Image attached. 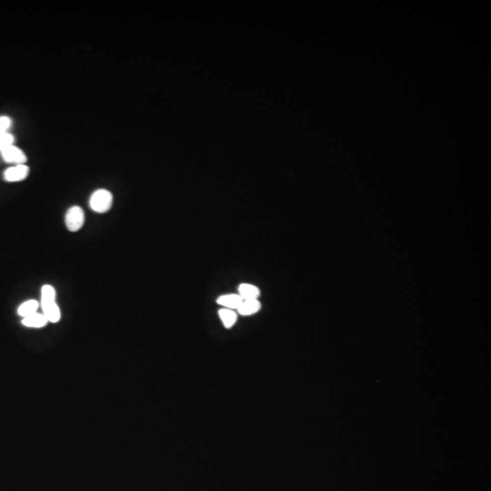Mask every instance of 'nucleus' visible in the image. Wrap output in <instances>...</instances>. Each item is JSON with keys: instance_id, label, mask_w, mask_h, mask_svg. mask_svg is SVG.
Masks as SVG:
<instances>
[{"instance_id": "obj_11", "label": "nucleus", "mask_w": 491, "mask_h": 491, "mask_svg": "<svg viewBox=\"0 0 491 491\" xmlns=\"http://www.w3.org/2000/svg\"><path fill=\"white\" fill-rule=\"evenodd\" d=\"M219 317L222 320L223 324L225 327L229 328L233 327L234 324L237 321V314L235 311L227 308H222L219 311Z\"/></svg>"}, {"instance_id": "obj_4", "label": "nucleus", "mask_w": 491, "mask_h": 491, "mask_svg": "<svg viewBox=\"0 0 491 491\" xmlns=\"http://www.w3.org/2000/svg\"><path fill=\"white\" fill-rule=\"evenodd\" d=\"M0 155L6 163L12 164L13 166L25 164L28 161L25 152L23 151L21 148L15 146L14 144L2 149L0 151Z\"/></svg>"}, {"instance_id": "obj_9", "label": "nucleus", "mask_w": 491, "mask_h": 491, "mask_svg": "<svg viewBox=\"0 0 491 491\" xmlns=\"http://www.w3.org/2000/svg\"><path fill=\"white\" fill-rule=\"evenodd\" d=\"M39 306H40V303L38 302V300H36V299L27 300L17 307V314L24 319V318H27L29 316L33 315L35 313H37Z\"/></svg>"}, {"instance_id": "obj_6", "label": "nucleus", "mask_w": 491, "mask_h": 491, "mask_svg": "<svg viewBox=\"0 0 491 491\" xmlns=\"http://www.w3.org/2000/svg\"><path fill=\"white\" fill-rule=\"evenodd\" d=\"M217 302L225 308L233 311L240 307L241 303L243 302V298L239 294L222 295L217 299Z\"/></svg>"}, {"instance_id": "obj_12", "label": "nucleus", "mask_w": 491, "mask_h": 491, "mask_svg": "<svg viewBox=\"0 0 491 491\" xmlns=\"http://www.w3.org/2000/svg\"><path fill=\"white\" fill-rule=\"evenodd\" d=\"M15 141V138L9 132L8 133H0V151L4 149L5 147L13 145Z\"/></svg>"}, {"instance_id": "obj_13", "label": "nucleus", "mask_w": 491, "mask_h": 491, "mask_svg": "<svg viewBox=\"0 0 491 491\" xmlns=\"http://www.w3.org/2000/svg\"><path fill=\"white\" fill-rule=\"evenodd\" d=\"M12 119L8 116H0V133H8L12 126Z\"/></svg>"}, {"instance_id": "obj_10", "label": "nucleus", "mask_w": 491, "mask_h": 491, "mask_svg": "<svg viewBox=\"0 0 491 491\" xmlns=\"http://www.w3.org/2000/svg\"><path fill=\"white\" fill-rule=\"evenodd\" d=\"M239 295L245 299H257L261 296V290L256 286L251 284H240L239 287Z\"/></svg>"}, {"instance_id": "obj_8", "label": "nucleus", "mask_w": 491, "mask_h": 491, "mask_svg": "<svg viewBox=\"0 0 491 491\" xmlns=\"http://www.w3.org/2000/svg\"><path fill=\"white\" fill-rule=\"evenodd\" d=\"M22 324L28 327H33V328H40L45 327L46 324L48 323L46 317L43 313H35L33 315L29 316L27 318L22 319Z\"/></svg>"}, {"instance_id": "obj_1", "label": "nucleus", "mask_w": 491, "mask_h": 491, "mask_svg": "<svg viewBox=\"0 0 491 491\" xmlns=\"http://www.w3.org/2000/svg\"><path fill=\"white\" fill-rule=\"evenodd\" d=\"M57 291L53 286H43L41 288V298L40 306L42 308L43 314L46 317L48 322L58 323L61 319V312L59 305L56 301Z\"/></svg>"}, {"instance_id": "obj_3", "label": "nucleus", "mask_w": 491, "mask_h": 491, "mask_svg": "<svg viewBox=\"0 0 491 491\" xmlns=\"http://www.w3.org/2000/svg\"><path fill=\"white\" fill-rule=\"evenodd\" d=\"M84 210L80 206H72L67 210L65 215V225L69 232H77L84 226Z\"/></svg>"}, {"instance_id": "obj_5", "label": "nucleus", "mask_w": 491, "mask_h": 491, "mask_svg": "<svg viewBox=\"0 0 491 491\" xmlns=\"http://www.w3.org/2000/svg\"><path fill=\"white\" fill-rule=\"evenodd\" d=\"M30 167L25 164L22 165H14L9 168H7L3 174V178L5 181L9 183H16V182H21L28 178L30 175Z\"/></svg>"}, {"instance_id": "obj_7", "label": "nucleus", "mask_w": 491, "mask_h": 491, "mask_svg": "<svg viewBox=\"0 0 491 491\" xmlns=\"http://www.w3.org/2000/svg\"><path fill=\"white\" fill-rule=\"evenodd\" d=\"M261 303L259 299H245L237 309L240 315L250 316L261 311Z\"/></svg>"}, {"instance_id": "obj_2", "label": "nucleus", "mask_w": 491, "mask_h": 491, "mask_svg": "<svg viewBox=\"0 0 491 491\" xmlns=\"http://www.w3.org/2000/svg\"><path fill=\"white\" fill-rule=\"evenodd\" d=\"M114 197L112 193L106 189L95 190L89 197V208L96 213L104 214L109 212L113 206Z\"/></svg>"}]
</instances>
